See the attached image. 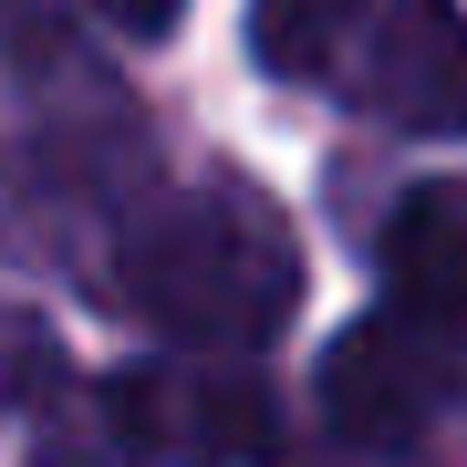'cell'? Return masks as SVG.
<instances>
[{
  "label": "cell",
  "mask_w": 467,
  "mask_h": 467,
  "mask_svg": "<svg viewBox=\"0 0 467 467\" xmlns=\"http://www.w3.org/2000/svg\"><path fill=\"white\" fill-rule=\"evenodd\" d=\"M104 426L135 457H270L281 416L260 384L239 374H198V364H125L104 374Z\"/></svg>",
  "instance_id": "277c9868"
},
{
  "label": "cell",
  "mask_w": 467,
  "mask_h": 467,
  "mask_svg": "<svg viewBox=\"0 0 467 467\" xmlns=\"http://www.w3.org/2000/svg\"><path fill=\"white\" fill-rule=\"evenodd\" d=\"M374 270H384V301H395V312H416L426 333L467 343V187H416V198H395Z\"/></svg>",
  "instance_id": "5b68a950"
},
{
  "label": "cell",
  "mask_w": 467,
  "mask_h": 467,
  "mask_svg": "<svg viewBox=\"0 0 467 467\" xmlns=\"http://www.w3.org/2000/svg\"><path fill=\"white\" fill-rule=\"evenodd\" d=\"M94 11L115 21V32H135V42H146V32H167V21L187 11V0H94Z\"/></svg>",
  "instance_id": "8992f818"
},
{
  "label": "cell",
  "mask_w": 467,
  "mask_h": 467,
  "mask_svg": "<svg viewBox=\"0 0 467 467\" xmlns=\"http://www.w3.org/2000/svg\"><path fill=\"white\" fill-rule=\"evenodd\" d=\"M250 52L281 84L333 94L374 125H467V21L457 0H250Z\"/></svg>",
  "instance_id": "7a4b0ae2"
},
{
  "label": "cell",
  "mask_w": 467,
  "mask_h": 467,
  "mask_svg": "<svg viewBox=\"0 0 467 467\" xmlns=\"http://www.w3.org/2000/svg\"><path fill=\"white\" fill-rule=\"evenodd\" d=\"M447 333H426L416 312H395L384 301L374 322H353V333L322 353V426L343 436V447H416V436L447 416L457 374H447Z\"/></svg>",
  "instance_id": "3957f363"
},
{
  "label": "cell",
  "mask_w": 467,
  "mask_h": 467,
  "mask_svg": "<svg viewBox=\"0 0 467 467\" xmlns=\"http://www.w3.org/2000/svg\"><path fill=\"white\" fill-rule=\"evenodd\" d=\"M115 291L125 312H146L167 343H208V353H250L291 322L301 301V250L281 229V208L239 177H198L167 187L135 229L115 239Z\"/></svg>",
  "instance_id": "6da1fadb"
}]
</instances>
